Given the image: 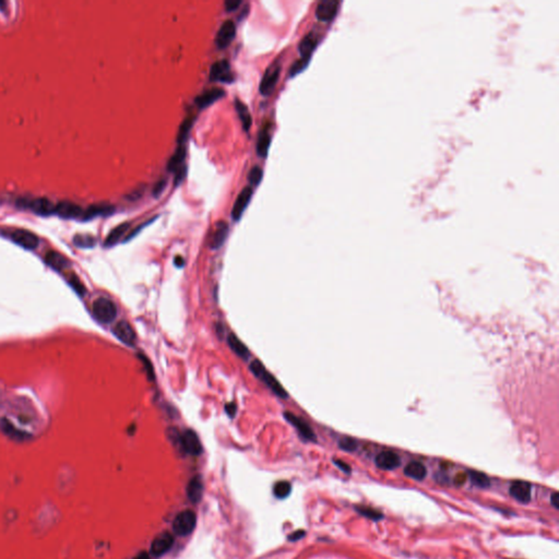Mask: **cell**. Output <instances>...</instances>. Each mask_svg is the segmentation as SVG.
Segmentation results:
<instances>
[{"label": "cell", "mask_w": 559, "mask_h": 559, "mask_svg": "<svg viewBox=\"0 0 559 559\" xmlns=\"http://www.w3.org/2000/svg\"><path fill=\"white\" fill-rule=\"evenodd\" d=\"M262 177H263V171H262L261 167L253 166L252 169L249 171L248 180L252 186H257V185L260 184V181L262 180Z\"/></svg>", "instance_id": "obj_37"}, {"label": "cell", "mask_w": 559, "mask_h": 559, "mask_svg": "<svg viewBox=\"0 0 559 559\" xmlns=\"http://www.w3.org/2000/svg\"><path fill=\"white\" fill-rule=\"evenodd\" d=\"M249 369H250V372L253 374V376H255L256 378L260 379L268 388L271 389L274 394H277L279 396V398L281 399L288 398V393L286 392V390L284 389L283 385L279 383L278 379L274 377L272 374L268 372L260 360L257 359L252 360L250 365H249Z\"/></svg>", "instance_id": "obj_2"}, {"label": "cell", "mask_w": 559, "mask_h": 559, "mask_svg": "<svg viewBox=\"0 0 559 559\" xmlns=\"http://www.w3.org/2000/svg\"><path fill=\"white\" fill-rule=\"evenodd\" d=\"M236 411H237V406L235 402H230L225 405V412L230 418H234V416H235Z\"/></svg>", "instance_id": "obj_45"}, {"label": "cell", "mask_w": 559, "mask_h": 559, "mask_svg": "<svg viewBox=\"0 0 559 559\" xmlns=\"http://www.w3.org/2000/svg\"><path fill=\"white\" fill-rule=\"evenodd\" d=\"M173 545H174V536L169 532H164L154 538L151 544L150 552L154 557H161L169 552Z\"/></svg>", "instance_id": "obj_7"}, {"label": "cell", "mask_w": 559, "mask_h": 559, "mask_svg": "<svg viewBox=\"0 0 559 559\" xmlns=\"http://www.w3.org/2000/svg\"><path fill=\"white\" fill-rule=\"evenodd\" d=\"M510 495L521 504H527L532 498V485L524 481H517L512 483L509 489Z\"/></svg>", "instance_id": "obj_11"}, {"label": "cell", "mask_w": 559, "mask_h": 559, "mask_svg": "<svg viewBox=\"0 0 559 559\" xmlns=\"http://www.w3.org/2000/svg\"><path fill=\"white\" fill-rule=\"evenodd\" d=\"M69 283H70V285L73 287L74 291L77 292L78 294H80V295H84V294L86 293V288L83 285V283L80 281V279L77 276H75L74 273H72L69 277Z\"/></svg>", "instance_id": "obj_39"}, {"label": "cell", "mask_w": 559, "mask_h": 559, "mask_svg": "<svg viewBox=\"0 0 559 559\" xmlns=\"http://www.w3.org/2000/svg\"><path fill=\"white\" fill-rule=\"evenodd\" d=\"M134 559H151V557L146 552H141Z\"/></svg>", "instance_id": "obj_49"}, {"label": "cell", "mask_w": 559, "mask_h": 559, "mask_svg": "<svg viewBox=\"0 0 559 559\" xmlns=\"http://www.w3.org/2000/svg\"><path fill=\"white\" fill-rule=\"evenodd\" d=\"M355 510H356L360 516H363L365 518H367L369 520H373V521H380L384 519V513L380 512L379 510H376L373 509V508L370 507H366V506H355Z\"/></svg>", "instance_id": "obj_32"}, {"label": "cell", "mask_w": 559, "mask_h": 559, "mask_svg": "<svg viewBox=\"0 0 559 559\" xmlns=\"http://www.w3.org/2000/svg\"><path fill=\"white\" fill-rule=\"evenodd\" d=\"M73 243L78 247L82 248H91L95 245V238L91 235H77L74 237Z\"/></svg>", "instance_id": "obj_36"}, {"label": "cell", "mask_w": 559, "mask_h": 559, "mask_svg": "<svg viewBox=\"0 0 559 559\" xmlns=\"http://www.w3.org/2000/svg\"><path fill=\"white\" fill-rule=\"evenodd\" d=\"M196 524V513L192 510H184L176 516L173 522V531L179 536H187L195 530Z\"/></svg>", "instance_id": "obj_4"}, {"label": "cell", "mask_w": 559, "mask_h": 559, "mask_svg": "<svg viewBox=\"0 0 559 559\" xmlns=\"http://www.w3.org/2000/svg\"><path fill=\"white\" fill-rule=\"evenodd\" d=\"M194 123H195V116L189 115V116L186 117L184 121L181 123V125L179 126L178 135H177V142H178L179 145L184 144L186 142L188 136H189V132L192 128V126H194Z\"/></svg>", "instance_id": "obj_30"}, {"label": "cell", "mask_w": 559, "mask_h": 559, "mask_svg": "<svg viewBox=\"0 0 559 559\" xmlns=\"http://www.w3.org/2000/svg\"><path fill=\"white\" fill-rule=\"evenodd\" d=\"M241 4H242V0H227V1H225V9L227 12L235 11Z\"/></svg>", "instance_id": "obj_42"}, {"label": "cell", "mask_w": 559, "mask_h": 559, "mask_svg": "<svg viewBox=\"0 0 559 559\" xmlns=\"http://www.w3.org/2000/svg\"><path fill=\"white\" fill-rule=\"evenodd\" d=\"M339 447L343 451L353 452L357 448V443H356V440L350 438V437H343V438L340 439V441H339Z\"/></svg>", "instance_id": "obj_38"}, {"label": "cell", "mask_w": 559, "mask_h": 559, "mask_svg": "<svg viewBox=\"0 0 559 559\" xmlns=\"http://www.w3.org/2000/svg\"><path fill=\"white\" fill-rule=\"evenodd\" d=\"M404 474L416 481H423L427 476V469L426 466L418 461H412L406 464L404 467Z\"/></svg>", "instance_id": "obj_23"}, {"label": "cell", "mask_w": 559, "mask_h": 559, "mask_svg": "<svg viewBox=\"0 0 559 559\" xmlns=\"http://www.w3.org/2000/svg\"><path fill=\"white\" fill-rule=\"evenodd\" d=\"M224 95H225V91L223 89L212 88L198 96L196 99V103L199 108H205L208 107V106H210L212 103H214V102L222 99Z\"/></svg>", "instance_id": "obj_19"}, {"label": "cell", "mask_w": 559, "mask_h": 559, "mask_svg": "<svg viewBox=\"0 0 559 559\" xmlns=\"http://www.w3.org/2000/svg\"><path fill=\"white\" fill-rule=\"evenodd\" d=\"M230 64L227 60H218L211 66L210 69V80L211 81H222V82H232L233 75L230 70Z\"/></svg>", "instance_id": "obj_12"}, {"label": "cell", "mask_w": 559, "mask_h": 559, "mask_svg": "<svg viewBox=\"0 0 559 559\" xmlns=\"http://www.w3.org/2000/svg\"><path fill=\"white\" fill-rule=\"evenodd\" d=\"M466 479H467V474H464V473H459V474H456V476L454 477V483H455V485H458V486H462V485H463V484H464V483H465Z\"/></svg>", "instance_id": "obj_46"}, {"label": "cell", "mask_w": 559, "mask_h": 559, "mask_svg": "<svg viewBox=\"0 0 559 559\" xmlns=\"http://www.w3.org/2000/svg\"><path fill=\"white\" fill-rule=\"evenodd\" d=\"M309 60H311V57H301L299 59H297L296 62L293 64L291 69H289V77H295V75H297L298 73H301L302 71L308 66Z\"/></svg>", "instance_id": "obj_34"}, {"label": "cell", "mask_w": 559, "mask_h": 559, "mask_svg": "<svg viewBox=\"0 0 559 559\" xmlns=\"http://www.w3.org/2000/svg\"><path fill=\"white\" fill-rule=\"evenodd\" d=\"M129 227H130V223H127V222L123 223V224H120L118 226H116L114 230H111V232L108 234L107 237H106L105 246L106 247H111V246L116 245V244L124 237L125 234L128 232Z\"/></svg>", "instance_id": "obj_28"}, {"label": "cell", "mask_w": 559, "mask_h": 559, "mask_svg": "<svg viewBox=\"0 0 559 559\" xmlns=\"http://www.w3.org/2000/svg\"><path fill=\"white\" fill-rule=\"evenodd\" d=\"M10 238L14 243L18 244V245L27 249H35L38 246L39 243L38 237L34 233L27 230H21V228L13 230L10 233Z\"/></svg>", "instance_id": "obj_9"}, {"label": "cell", "mask_w": 559, "mask_h": 559, "mask_svg": "<svg viewBox=\"0 0 559 559\" xmlns=\"http://www.w3.org/2000/svg\"><path fill=\"white\" fill-rule=\"evenodd\" d=\"M138 357H139V359L141 360L142 365H143L144 372H145V374H146V377H148L149 381H154V379H155V373H154V367H153V365H152L151 360H150L148 357H146L144 354H142V353H140V354L138 355Z\"/></svg>", "instance_id": "obj_35"}, {"label": "cell", "mask_w": 559, "mask_h": 559, "mask_svg": "<svg viewBox=\"0 0 559 559\" xmlns=\"http://www.w3.org/2000/svg\"><path fill=\"white\" fill-rule=\"evenodd\" d=\"M94 317L102 323H109L117 317V307L113 301L107 297L96 298L92 305Z\"/></svg>", "instance_id": "obj_3"}, {"label": "cell", "mask_w": 559, "mask_h": 559, "mask_svg": "<svg viewBox=\"0 0 559 559\" xmlns=\"http://www.w3.org/2000/svg\"><path fill=\"white\" fill-rule=\"evenodd\" d=\"M467 476L470 477L471 482L473 483L475 486L480 487V489H489V487L490 486L489 477L487 476L485 473H482V472L472 470V471H469Z\"/></svg>", "instance_id": "obj_31"}, {"label": "cell", "mask_w": 559, "mask_h": 559, "mask_svg": "<svg viewBox=\"0 0 559 559\" xmlns=\"http://www.w3.org/2000/svg\"><path fill=\"white\" fill-rule=\"evenodd\" d=\"M187 151L184 144L178 145L176 149L175 153L171 156V159L167 163V171L169 172H176L181 165H184V162L186 159Z\"/></svg>", "instance_id": "obj_29"}, {"label": "cell", "mask_w": 559, "mask_h": 559, "mask_svg": "<svg viewBox=\"0 0 559 559\" xmlns=\"http://www.w3.org/2000/svg\"><path fill=\"white\" fill-rule=\"evenodd\" d=\"M375 463L379 469L384 471H392L401 465L400 456L393 451H383L376 456Z\"/></svg>", "instance_id": "obj_13"}, {"label": "cell", "mask_w": 559, "mask_h": 559, "mask_svg": "<svg viewBox=\"0 0 559 559\" xmlns=\"http://www.w3.org/2000/svg\"><path fill=\"white\" fill-rule=\"evenodd\" d=\"M186 175H187V167H186V165L184 164V165H181V166L179 167V169L176 171V175H175V179H174L175 186L180 185V182L185 179Z\"/></svg>", "instance_id": "obj_41"}, {"label": "cell", "mask_w": 559, "mask_h": 559, "mask_svg": "<svg viewBox=\"0 0 559 559\" xmlns=\"http://www.w3.org/2000/svg\"><path fill=\"white\" fill-rule=\"evenodd\" d=\"M45 261H46L48 266L57 271H62L69 266V261L66 259V257L57 251H48L45 255Z\"/></svg>", "instance_id": "obj_26"}, {"label": "cell", "mask_w": 559, "mask_h": 559, "mask_svg": "<svg viewBox=\"0 0 559 559\" xmlns=\"http://www.w3.org/2000/svg\"><path fill=\"white\" fill-rule=\"evenodd\" d=\"M551 502H552V505H553L554 508H555V509H558V508H559V495H558L557 491H555L552 495Z\"/></svg>", "instance_id": "obj_47"}, {"label": "cell", "mask_w": 559, "mask_h": 559, "mask_svg": "<svg viewBox=\"0 0 559 559\" xmlns=\"http://www.w3.org/2000/svg\"><path fill=\"white\" fill-rule=\"evenodd\" d=\"M115 211V208L109 203H98V205L90 206L88 209L83 211L82 217L84 220H90L99 215H108Z\"/></svg>", "instance_id": "obj_21"}, {"label": "cell", "mask_w": 559, "mask_h": 559, "mask_svg": "<svg viewBox=\"0 0 559 559\" xmlns=\"http://www.w3.org/2000/svg\"><path fill=\"white\" fill-rule=\"evenodd\" d=\"M24 207H29L38 215H49L55 213L54 203L47 198H36L33 200H21Z\"/></svg>", "instance_id": "obj_16"}, {"label": "cell", "mask_w": 559, "mask_h": 559, "mask_svg": "<svg viewBox=\"0 0 559 559\" xmlns=\"http://www.w3.org/2000/svg\"><path fill=\"white\" fill-rule=\"evenodd\" d=\"M280 73H281V67L278 64H273L271 67H269L266 70L260 82V86H259L260 93L263 96H269L272 94L279 81Z\"/></svg>", "instance_id": "obj_5"}, {"label": "cell", "mask_w": 559, "mask_h": 559, "mask_svg": "<svg viewBox=\"0 0 559 559\" xmlns=\"http://www.w3.org/2000/svg\"><path fill=\"white\" fill-rule=\"evenodd\" d=\"M174 264H175V266H176L177 268H182V267H184V264H185V260H184V258H182L181 256H177V257H175Z\"/></svg>", "instance_id": "obj_48"}, {"label": "cell", "mask_w": 559, "mask_h": 559, "mask_svg": "<svg viewBox=\"0 0 559 559\" xmlns=\"http://www.w3.org/2000/svg\"><path fill=\"white\" fill-rule=\"evenodd\" d=\"M292 491V485L289 482L286 481H281V482H278L276 485H274V489H273V494L279 499H284V498H286L289 494H291Z\"/></svg>", "instance_id": "obj_33"}, {"label": "cell", "mask_w": 559, "mask_h": 559, "mask_svg": "<svg viewBox=\"0 0 559 559\" xmlns=\"http://www.w3.org/2000/svg\"><path fill=\"white\" fill-rule=\"evenodd\" d=\"M228 231H230V227L225 221L216 222L210 237V248L214 249V250L221 248L228 236Z\"/></svg>", "instance_id": "obj_17"}, {"label": "cell", "mask_w": 559, "mask_h": 559, "mask_svg": "<svg viewBox=\"0 0 559 559\" xmlns=\"http://www.w3.org/2000/svg\"><path fill=\"white\" fill-rule=\"evenodd\" d=\"M333 462H334V464L337 465L340 470H342V471L344 472V473L349 474L350 471H352V469H350V466H349V464L345 463V462L341 461V460H333Z\"/></svg>", "instance_id": "obj_44"}, {"label": "cell", "mask_w": 559, "mask_h": 559, "mask_svg": "<svg viewBox=\"0 0 559 559\" xmlns=\"http://www.w3.org/2000/svg\"><path fill=\"white\" fill-rule=\"evenodd\" d=\"M55 213L64 218H75L82 216L83 210L77 203L71 201H62L55 206Z\"/></svg>", "instance_id": "obj_18"}, {"label": "cell", "mask_w": 559, "mask_h": 559, "mask_svg": "<svg viewBox=\"0 0 559 559\" xmlns=\"http://www.w3.org/2000/svg\"><path fill=\"white\" fill-rule=\"evenodd\" d=\"M113 332L115 337L119 340L120 342L128 345V347H134L137 341V335L134 328L130 326L129 322L121 320L114 327Z\"/></svg>", "instance_id": "obj_10"}, {"label": "cell", "mask_w": 559, "mask_h": 559, "mask_svg": "<svg viewBox=\"0 0 559 559\" xmlns=\"http://www.w3.org/2000/svg\"><path fill=\"white\" fill-rule=\"evenodd\" d=\"M167 186V180L166 179H161L159 180L155 184L154 188H153V191H152V195H153L155 198H159L162 194H163V191L165 190V188Z\"/></svg>", "instance_id": "obj_40"}, {"label": "cell", "mask_w": 559, "mask_h": 559, "mask_svg": "<svg viewBox=\"0 0 559 559\" xmlns=\"http://www.w3.org/2000/svg\"><path fill=\"white\" fill-rule=\"evenodd\" d=\"M203 489H205V486H203L201 476L197 475L195 477H192L187 485L186 492L188 499H189L191 502H194V504L199 502L203 496Z\"/></svg>", "instance_id": "obj_20"}, {"label": "cell", "mask_w": 559, "mask_h": 559, "mask_svg": "<svg viewBox=\"0 0 559 559\" xmlns=\"http://www.w3.org/2000/svg\"><path fill=\"white\" fill-rule=\"evenodd\" d=\"M235 108L236 111L238 114V117H240V119L242 121V125H243V128L245 131H248L250 129V127L252 125V118H251V115L249 113V109L247 107V105L242 102L241 100L236 99L235 100Z\"/></svg>", "instance_id": "obj_27"}, {"label": "cell", "mask_w": 559, "mask_h": 559, "mask_svg": "<svg viewBox=\"0 0 559 559\" xmlns=\"http://www.w3.org/2000/svg\"><path fill=\"white\" fill-rule=\"evenodd\" d=\"M283 416L284 419L293 426V427L296 428L299 435H301L304 439H306L308 441H316V435H314V430L304 419L298 418L297 415L291 413V412H284Z\"/></svg>", "instance_id": "obj_6"}, {"label": "cell", "mask_w": 559, "mask_h": 559, "mask_svg": "<svg viewBox=\"0 0 559 559\" xmlns=\"http://www.w3.org/2000/svg\"><path fill=\"white\" fill-rule=\"evenodd\" d=\"M167 435H169L172 443L178 447L185 454L195 456L202 454V445L199 437L192 429H186L184 433L179 434V431L176 428H169Z\"/></svg>", "instance_id": "obj_1"}, {"label": "cell", "mask_w": 559, "mask_h": 559, "mask_svg": "<svg viewBox=\"0 0 559 559\" xmlns=\"http://www.w3.org/2000/svg\"><path fill=\"white\" fill-rule=\"evenodd\" d=\"M318 45V36L316 33L311 32L307 35H305L304 38L301 40L298 45V50L301 53L302 57H311L314 49L317 47Z\"/></svg>", "instance_id": "obj_24"}, {"label": "cell", "mask_w": 559, "mask_h": 559, "mask_svg": "<svg viewBox=\"0 0 559 559\" xmlns=\"http://www.w3.org/2000/svg\"><path fill=\"white\" fill-rule=\"evenodd\" d=\"M227 343H228V347L233 350L234 353H235L238 357H241L243 359L247 360L249 358V349L246 347L244 342H242L240 339H238L235 334L231 333L230 335L227 337Z\"/></svg>", "instance_id": "obj_25"}, {"label": "cell", "mask_w": 559, "mask_h": 559, "mask_svg": "<svg viewBox=\"0 0 559 559\" xmlns=\"http://www.w3.org/2000/svg\"><path fill=\"white\" fill-rule=\"evenodd\" d=\"M252 197V188L246 187L241 191V194L236 198L235 203H234L232 209V217L234 221H238L242 217L243 213L245 212L246 208L248 207L249 202L251 200Z\"/></svg>", "instance_id": "obj_15"}, {"label": "cell", "mask_w": 559, "mask_h": 559, "mask_svg": "<svg viewBox=\"0 0 559 559\" xmlns=\"http://www.w3.org/2000/svg\"><path fill=\"white\" fill-rule=\"evenodd\" d=\"M236 35V27L232 20H226L223 22L220 30L216 34L215 37V44L218 48H226L228 45L232 43V40L235 38Z\"/></svg>", "instance_id": "obj_8"}, {"label": "cell", "mask_w": 559, "mask_h": 559, "mask_svg": "<svg viewBox=\"0 0 559 559\" xmlns=\"http://www.w3.org/2000/svg\"><path fill=\"white\" fill-rule=\"evenodd\" d=\"M271 144V134H270V125H266L261 129L260 134L258 136V142H257V153L261 157H266L268 155L269 148Z\"/></svg>", "instance_id": "obj_22"}, {"label": "cell", "mask_w": 559, "mask_h": 559, "mask_svg": "<svg viewBox=\"0 0 559 559\" xmlns=\"http://www.w3.org/2000/svg\"><path fill=\"white\" fill-rule=\"evenodd\" d=\"M305 535H306V532H305L304 530H298V531H295L294 533H292V534L288 536V541L297 542L299 540H302L303 537H305Z\"/></svg>", "instance_id": "obj_43"}, {"label": "cell", "mask_w": 559, "mask_h": 559, "mask_svg": "<svg viewBox=\"0 0 559 559\" xmlns=\"http://www.w3.org/2000/svg\"><path fill=\"white\" fill-rule=\"evenodd\" d=\"M340 2L338 0H322L320 1L316 9V17L320 21L328 22L332 20L338 13Z\"/></svg>", "instance_id": "obj_14"}]
</instances>
